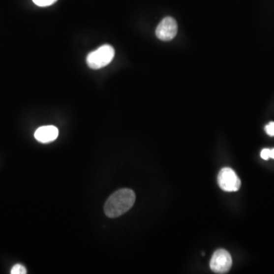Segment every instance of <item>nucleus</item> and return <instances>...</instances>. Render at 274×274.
Here are the masks:
<instances>
[{"instance_id":"1","label":"nucleus","mask_w":274,"mask_h":274,"mask_svg":"<svg viewBox=\"0 0 274 274\" xmlns=\"http://www.w3.org/2000/svg\"><path fill=\"white\" fill-rule=\"evenodd\" d=\"M136 200V195L130 189H121L115 192L104 204V213L109 218H116L132 208Z\"/></svg>"},{"instance_id":"2","label":"nucleus","mask_w":274,"mask_h":274,"mask_svg":"<svg viewBox=\"0 0 274 274\" xmlns=\"http://www.w3.org/2000/svg\"><path fill=\"white\" fill-rule=\"evenodd\" d=\"M115 49L108 44H104L87 56L86 62L91 69H99L108 66L115 58Z\"/></svg>"},{"instance_id":"3","label":"nucleus","mask_w":274,"mask_h":274,"mask_svg":"<svg viewBox=\"0 0 274 274\" xmlns=\"http://www.w3.org/2000/svg\"><path fill=\"white\" fill-rule=\"evenodd\" d=\"M230 254L225 249H219L214 252L211 261V268L215 274H226L232 268Z\"/></svg>"},{"instance_id":"4","label":"nucleus","mask_w":274,"mask_h":274,"mask_svg":"<svg viewBox=\"0 0 274 274\" xmlns=\"http://www.w3.org/2000/svg\"><path fill=\"white\" fill-rule=\"evenodd\" d=\"M218 183L222 190L226 192L238 191L241 181L236 172L229 168H222L218 175Z\"/></svg>"},{"instance_id":"5","label":"nucleus","mask_w":274,"mask_h":274,"mask_svg":"<svg viewBox=\"0 0 274 274\" xmlns=\"http://www.w3.org/2000/svg\"><path fill=\"white\" fill-rule=\"evenodd\" d=\"M178 33L176 21L172 17H166L158 24L155 34L159 40L163 41H172Z\"/></svg>"},{"instance_id":"6","label":"nucleus","mask_w":274,"mask_h":274,"mask_svg":"<svg viewBox=\"0 0 274 274\" xmlns=\"http://www.w3.org/2000/svg\"><path fill=\"white\" fill-rule=\"evenodd\" d=\"M59 130L58 128L49 125L39 127L34 133V137L40 143H49L57 140Z\"/></svg>"},{"instance_id":"7","label":"nucleus","mask_w":274,"mask_h":274,"mask_svg":"<svg viewBox=\"0 0 274 274\" xmlns=\"http://www.w3.org/2000/svg\"><path fill=\"white\" fill-rule=\"evenodd\" d=\"M12 274H27L26 268L22 264H15L11 270Z\"/></svg>"},{"instance_id":"8","label":"nucleus","mask_w":274,"mask_h":274,"mask_svg":"<svg viewBox=\"0 0 274 274\" xmlns=\"http://www.w3.org/2000/svg\"><path fill=\"white\" fill-rule=\"evenodd\" d=\"M35 5L40 7L49 6L55 3L58 0H32Z\"/></svg>"},{"instance_id":"9","label":"nucleus","mask_w":274,"mask_h":274,"mask_svg":"<svg viewBox=\"0 0 274 274\" xmlns=\"http://www.w3.org/2000/svg\"><path fill=\"white\" fill-rule=\"evenodd\" d=\"M265 131L269 136H274V122H270L266 125Z\"/></svg>"},{"instance_id":"10","label":"nucleus","mask_w":274,"mask_h":274,"mask_svg":"<svg viewBox=\"0 0 274 274\" xmlns=\"http://www.w3.org/2000/svg\"><path fill=\"white\" fill-rule=\"evenodd\" d=\"M270 153H271V150H269V149H264L261 152V158L264 160L269 159Z\"/></svg>"},{"instance_id":"11","label":"nucleus","mask_w":274,"mask_h":274,"mask_svg":"<svg viewBox=\"0 0 274 274\" xmlns=\"http://www.w3.org/2000/svg\"><path fill=\"white\" fill-rule=\"evenodd\" d=\"M270 158H274V149L271 150V153H270Z\"/></svg>"}]
</instances>
